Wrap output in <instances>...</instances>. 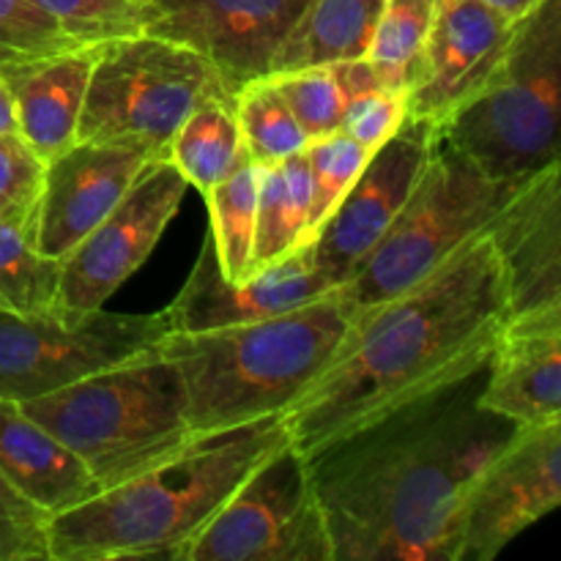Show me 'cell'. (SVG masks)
<instances>
[{
  "instance_id": "cell-1",
  "label": "cell",
  "mask_w": 561,
  "mask_h": 561,
  "mask_svg": "<svg viewBox=\"0 0 561 561\" xmlns=\"http://www.w3.org/2000/svg\"><path fill=\"white\" fill-rule=\"evenodd\" d=\"M482 376L307 458L334 561H458L471 482L515 427L480 405Z\"/></svg>"
},
{
  "instance_id": "cell-2",
  "label": "cell",
  "mask_w": 561,
  "mask_h": 561,
  "mask_svg": "<svg viewBox=\"0 0 561 561\" xmlns=\"http://www.w3.org/2000/svg\"><path fill=\"white\" fill-rule=\"evenodd\" d=\"M510 318L507 285L488 233L431 277L356 316L337 359L288 411L290 442L316 458L343 438L485 370Z\"/></svg>"
},
{
  "instance_id": "cell-3",
  "label": "cell",
  "mask_w": 561,
  "mask_h": 561,
  "mask_svg": "<svg viewBox=\"0 0 561 561\" xmlns=\"http://www.w3.org/2000/svg\"><path fill=\"white\" fill-rule=\"evenodd\" d=\"M285 442H290L285 416H268L190 444L153 469L47 518L49 561H175Z\"/></svg>"
},
{
  "instance_id": "cell-4",
  "label": "cell",
  "mask_w": 561,
  "mask_h": 561,
  "mask_svg": "<svg viewBox=\"0 0 561 561\" xmlns=\"http://www.w3.org/2000/svg\"><path fill=\"white\" fill-rule=\"evenodd\" d=\"M356 321L345 288L327 290L279 316L208 332H168L159 354L184 387L195 438L288 411L337 359Z\"/></svg>"
},
{
  "instance_id": "cell-5",
  "label": "cell",
  "mask_w": 561,
  "mask_h": 561,
  "mask_svg": "<svg viewBox=\"0 0 561 561\" xmlns=\"http://www.w3.org/2000/svg\"><path fill=\"white\" fill-rule=\"evenodd\" d=\"M20 405L85 463L102 491L201 442L179 373L159 345Z\"/></svg>"
},
{
  "instance_id": "cell-6",
  "label": "cell",
  "mask_w": 561,
  "mask_h": 561,
  "mask_svg": "<svg viewBox=\"0 0 561 561\" xmlns=\"http://www.w3.org/2000/svg\"><path fill=\"white\" fill-rule=\"evenodd\" d=\"M561 0H542L480 91L438 129L444 142L493 179L524 181L559 162Z\"/></svg>"
},
{
  "instance_id": "cell-7",
  "label": "cell",
  "mask_w": 561,
  "mask_h": 561,
  "mask_svg": "<svg viewBox=\"0 0 561 561\" xmlns=\"http://www.w3.org/2000/svg\"><path fill=\"white\" fill-rule=\"evenodd\" d=\"M524 181L493 179L438 137L403 211L343 285L356 316L405 294L460 247L488 233Z\"/></svg>"
},
{
  "instance_id": "cell-8",
  "label": "cell",
  "mask_w": 561,
  "mask_h": 561,
  "mask_svg": "<svg viewBox=\"0 0 561 561\" xmlns=\"http://www.w3.org/2000/svg\"><path fill=\"white\" fill-rule=\"evenodd\" d=\"M230 96L217 69L192 49L151 33L96 44L77 140L140 142L168 157L192 110Z\"/></svg>"
},
{
  "instance_id": "cell-9",
  "label": "cell",
  "mask_w": 561,
  "mask_h": 561,
  "mask_svg": "<svg viewBox=\"0 0 561 561\" xmlns=\"http://www.w3.org/2000/svg\"><path fill=\"white\" fill-rule=\"evenodd\" d=\"M175 561H334L305 453L274 449Z\"/></svg>"
},
{
  "instance_id": "cell-10",
  "label": "cell",
  "mask_w": 561,
  "mask_h": 561,
  "mask_svg": "<svg viewBox=\"0 0 561 561\" xmlns=\"http://www.w3.org/2000/svg\"><path fill=\"white\" fill-rule=\"evenodd\" d=\"M170 332L164 312L0 310V398L27 403L153 351Z\"/></svg>"
},
{
  "instance_id": "cell-11",
  "label": "cell",
  "mask_w": 561,
  "mask_h": 561,
  "mask_svg": "<svg viewBox=\"0 0 561 561\" xmlns=\"http://www.w3.org/2000/svg\"><path fill=\"white\" fill-rule=\"evenodd\" d=\"M190 184L168 157L137 175L113 211L64 257L58 310L93 312L148 261L179 214Z\"/></svg>"
},
{
  "instance_id": "cell-12",
  "label": "cell",
  "mask_w": 561,
  "mask_h": 561,
  "mask_svg": "<svg viewBox=\"0 0 561 561\" xmlns=\"http://www.w3.org/2000/svg\"><path fill=\"white\" fill-rule=\"evenodd\" d=\"M561 504V420L513 427L466 496L458 561H493Z\"/></svg>"
},
{
  "instance_id": "cell-13",
  "label": "cell",
  "mask_w": 561,
  "mask_h": 561,
  "mask_svg": "<svg viewBox=\"0 0 561 561\" xmlns=\"http://www.w3.org/2000/svg\"><path fill=\"white\" fill-rule=\"evenodd\" d=\"M436 142L438 129L431 121L405 118V124L370 153L359 179L323 219L310 244L312 263L329 288L348 283L383 239L420 184Z\"/></svg>"
},
{
  "instance_id": "cell-14",
  "label": "cell",
  "mask_w": 561,
  "mask_h": 561,
  "mask_svg": "<svg viewBox=\"0 0 561 561\" xmlns=\"http://www.w3.org/2000/svg\"><path fill=\"white\" fill-rule=\"evenodd\" d=\"M307 0H146L140 31L192 49L236 96L274 71L285 36Z\"/></svg>"
},
{
  "instance_id": "cell-15",
  "label": "cell",
  "mask_w": 561,
  "mask_h": 561,
  "mask_svg": "<svg viewBox=\"0 0 561 561\" xmlns=\"http://www.w3.org/2000/svg\"><path fill=\"white\" fill-rule=\"evenodd\" d=\"M164 153L140 142L77 140L44 162L36 201V247L64 261L129 192L137 175Z\"/></svg>"
},
{
  "instance_id": "cell-16",
  "label": "cell",
  "mask_w": 561,
  "mask_h": 561,
  "mask_svg": "<svg viewBox=\"0 0 561 561\" xmlns=\"http://www.w3.org/2000/svg\"><path fill=\"white\" fill-rule=\"evenodd\" d=\"M515 22L482 0H458L436 11L420 71L405 91L409 118L442 129L493 75Z\"/></svg>"
},
{
  "instance_id": "cell-17",
  "label": "cell",
  "mask_w": 561,
  "mask_h": 561,
  "mask_svg": "<svg viewBox=\"0 0 561 561\" xmlns=\"http://www.w3.org/2000/svg\"><path fill=\"white\" fill-rule=\"evenodd\" d=\"M327 290L332 288L318 274L310 247L261 268L247 283H230L219 272L211 233H206L184 288L162 312L170 332H208L279 316Z\"/></svg>"
},
{
  "instance_id": "cell-18",
  "label": "cell",
  "mask_w": 561,
  "mask_h": 561,
  "mask_svg": "<svg viewBox=\"0 0 561 561\" xmlns=\"http://www.w3.org/2000/svg\"><path fill=\"white\" fill-rule=\"evenodd\" d=\"M510 316L561 305V168L548 164L518 186L493 219Z\"/></svg>"
},
{
  "instance_id": "cell-19",
  "label": "cell",
  "mask_w": 561,
  "mask_h": 561,
  "mask_svg": "<svg viewBox=\"0 0 561 561\" xmlns=\"http://www.w3.org/2000/svg\"><path fill=\"white\" fill-rule=\"evenodd\" d=\"M480 405L515 427L561 420V305L504 321L488 356Z\"/></svg>"
},
{
  "instance_id": "cell-20",
  "label": "cell",
  "mask_w": 561,
  "mask_h": 561,
  "mask_svg": "<svg viewBox=\"0 0 561 561\" xmlns=\"http://www.w3.org/2000/svg\"><path fill=\"white\" fill-rule=\"evenodd\" d=\"M0 474L47 518L102 493L85 463L58 436L5 398H0Z\"/></svg>"
},
{
  "instance_id": "cell-21",
  "label": "cell",
  "mask_w": 561,
  "mask_h": 561,
  "mask_svg": "<svg viewBox=\"0 0 561 561\" xmlns=\"http://www.w3.org/2000/svg\"><path fill=\"white\" fill-rule=\"evenodd\" d=\"M93 58L96 44H82L5 77L14 93L16 135L42 162L77 142Z\"/></svg>"
},
{
  "instance_id": "cell-22",
  "label": "cell",
  "mask_w": 561,
  "mask_h": 561,
  "mask_svg": "<svg viewBox=\"0 0 561 561\" xmlns=\"http://www.w3.org/2000/svg\"><path fill=\"white\" fill-rule=\"evenodd\" d=\"M381 11L383 0H307L274 58L272 75L367 58Z\"/></svg>"
},
{
  "instance_id": "cell-23",
  "label": "cell",
  "mask_w": 561,
  "mask_h": 561,
  "mask_svg": "<svg viewBox=\"0 0 561 561\" xmlns=\"http://www.w3.org/2000/svg\"><path fill=\"white\" fill-rule=\"evenodd\" d=\"M316 239L312 228V184L307 153L299 151L277 164L261 168L257 186L255 255L252 268L274 266Z\"/></svg>"
},
{
  "instance_id": "cell-24",
  "label": "cell",
  "mask_w": 561,
  "mask_h": 561,
  "mask_svg": "<svg viewBox=\"0 0 561 561\" xmlns=\"http://www.w3.org/2000/svg\"><path fill=\"white\" fill-rule=\"evenodd\" d=\"M247 157L236 96H214L197 104L168 146V159L201 195H208Z\"/></svg>"
},
{
  "instance_id": "cell-25",
  "label": "cell",
  "mask_w": 561,
  "mask_h": 561,
  "mask_svg": "<svg viewBox=\"0 0 561 561\" xmlns=\"http://www.w3.org/2000/svg\"><path fill=\"white\" fill-rule=\"evenodd\" d=\"M290 107L307 137L332 135L343 126L348 104L373 88H383L370 60L356 58L332 66H312L299 71H279L268 77Z\"/></svg>"
},
{
  "instance_id": "cell-26",
  "label": "cell",
  "mask_w": 561,
  "mask_h": 561,
  "mask_svg": "<svg viewBox=\"0 0 561 561\" xmlns=\"http://www.w3.org/2000/svg\"><path fill=\"white\" fill-rule=\"evenodd\" d=\"M60 268L36 247V206L0 217V310L11 316H42L58 310Z\"/></svg>"
},
{
  "instance_id": "cell-27",
  "label": "cell",
  "mask_w": 561,
  "mask_h": 561,
  "mask_svg": "<svg viewBox=\"0 0 561 561\" xmlns=\"http://www.w3.org/2000/svg\"><path fill=\"white\" fill-rule=\"evenodd\" d=\"M261 168L250 157L214 190H208V233L217 250L219 272L230 283H247L255 274V222Z\"/></svg>"
},
{
  "instance_id": "cell-28",
  "label": "cell",
  "mask_w": 561,
  "mask_h": 561,
  "mask_svg": "<svg viewBox=\"0 0 561 561\" xmlns=\"http://www.w3.org/2000/svg\"><path fill=\"white\" fill-rule=\"evenodd\" d=\"M436 11V0H383L376 38L367 55L383 88L405 93L416 80Z\"/></svg>"
},
{
  "instance_id": "cell-29",
  "label": "cell",
  "mask_w": 561,
  "mask_h": 561,
  "mask_svg": "<svg viewBox=\"0 0 561 561\" xmlns=\"http://www.w3.org/2000/svg\"><path fill=\"white\" fill-rule=\"evenodd\" d=\"M236 115H239L241 140L257 168H268L294 153L305 151L310 137L296 121L285 99L268 77L250 82L236 93Z\"/></svg>"
},
{
  "instance_id": "cell-30",
  "label": "cell",
  "mask_w": 561,
  "mask_h": 561,
  "mask_svg": "<svg viewBox=\"0 0 561 561\" xmlns=\"http://www.w3.org/2000/svg\"><path fill=\"white\" fill-rule=\"evenodd\" d=\"M75 47L82 44L66 36L33 0H0V77Z\"/></svg>"
},
{
  "instance_id": "cell-31",
  "label": "cell",
  "mask_w": 561,
  "mask_h": 561,
  "mask_svg": "<svg viewBox=\"0 0 561 561\" xmlns=\"http://www.w3.org/2000/svg\"><path fill=\"white\" fill-rule=\"evenodd\" d=\"M310 164L312 184V228H321L323 219L334 211L345 192L359 179L362 168L370 159V148L362 146L348 131L337 129L332 135L312 137L305 148Z\"/></svg>"
},
{
  "instance_id": "cell-32",
  "label": "cell",
  "mask_w": 561,
  "mask_h": 561,
  "mask_svg": "<svg viewBox=\"0 0 561 561\" xmlns=\"http://www.w3.org/2000/svg\"><path fill=\"white\" fill-rule=\"evenodd\" d=\"M77 44L140 33V9L126 0H33Z\"/></svg>"
},
{
  "instance_id": "cell-33",
  "label": "cell",
  "mask_w": 561,
  "mask_h": 561,
  "mask_svg": "<svg viewBox=\"0 0 561 561\" xmlns=\"http://www.w3.org/2000/svg\"><path fill=\"white\" fill-rule=\"evenodd\" d=\"M0 561H49L47 515L0 474Z\"/></svg>"
},
{
  "instance_id": "cell-34",
  "label": "cell",
  "mask_w": 561,
  "mask_h": 561,
  "mask_svg": "<svg viewBox=\"0 0 561 561\" xmlns=\"http://www.w3.org/2000/svg\"><path fill=\"white\" fill-rule=\"evenodd\" d=\"M409 118L405 93L392 88H373L348 104L340 129L348 131L354 140L367 146L370 151L381 148Z\"/></svg>"
},
{
  "instance_id": "cell-35",
  "label": "cell",
  "mask_w": 561,
  "mask_h": 561,
  "mask_svg": "<svg viewBox=\"0 0 561 561\" xmlns=\"http://www.w3.org/2000/svg\"><path fill=\"white\" fill-rule=\"evenodd\" d=\"M44 162L20 135H0V217L31 211L38 201Z\"/></svg>"
},
{
  "instance_id": "cell-36",
  "label": "cell",
  "mask_w": 561,
  "mask_h": 561,
  "mask_svg": "<svg viewBox=\"0 0 561 561\" xmlns=\"http://www.w3.org/2000/svg\"><path fill=\"white\" fill-rule=\"evenodd\" d=\"M482 3L491 5L493 11H499L504 20L520 22L524 16H529L531 11L542 3V0H482Z\"/></svg>"
},
{
  "instance_id": "cell-37",
  "label": "cell",
  "mask_w": 561,
  "mask_h": 561,
  "mask_svg": "<svg viewBox=\"0 0 561 561\" xmlns=\"http://www.w3.org/2000/svg\"><path fill=\"white\" fill-rule=\"evenodd\" d=\"M16 131V107L14 93L5 77H0V135H14Z\"/></svg>"
},
{
  "instance_id": "cell-38",
  "label": "cell",
  "mask_w": 561,
  "mask_h": 561,
  "mask_svg": "<svg viewBox=\"0 0 561 561\" xmlns=\"http://www.w3.org/2000/svg\"><path fill=\"white\" fill-rule=\"evenodd\" d=\"M438 3V9H444V5H453V3H458V0H436Z\"/></svg>"
},
{
  "instance_id": "cell-39",
  "label": "cell",
  "mask_w": 561,
  "mask_h": 561,
  "mask_svg": "<svg viewBox=\"0 0 561 561\" xmlns=\"http://www.w3.org/2000/svg\"><path fill=\"white\" fill-rule=\"evenodd\" d=\"M126 3H131V5H135V9H140V5L146 3V0H126Z\"/></svg>"
}]
</instances>
